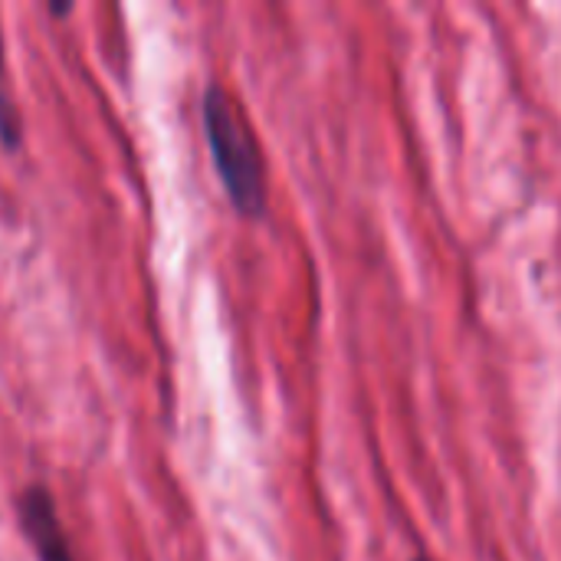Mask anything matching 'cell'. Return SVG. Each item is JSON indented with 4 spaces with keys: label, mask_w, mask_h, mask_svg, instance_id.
I'll return each mask as SVG.
<instances>
[{
    "label": "cell",
    "mask_w": 561,
    "mask_h": 561,
    "mask_svg": "<svg viewBox=\"0 0 561 561\" xmlns=\"http://www.w3.org/2000/svg\"><path fill=\"white\" fill-rule=\"evenodd\" d=\"M204 135L230 204L243 217H260L266 210V168L260 145L224 85H207L204 92Z\"/></svg>",
    "instance_id": "obj_1"
},
{
    "label": "cell",
    "mask_w": 561,
    "mask_h": 561,
    "mask_svg": "<svg viewBox=\"0 0 561 561\" xmlns=\"http://www.w3.org/2000/svg\"><path fill=\"white\" fill-rule=\"evenodd\" d=\"M20 529L30 539L39 561H76L62 519L56 513L53 493L46 486H26L16 500Z\"/></svg>",
    "instance_id": "obj_2"
},
{
    "label": "cell",
    "mask_w": 561,
    "mask_h": 561,
    "mask_svg": "<svg viewBox=\"0 0 561 561\" xmlns=\"http://www.w3.org/2000/svg\"><path fill=\"white\" fill-rule=\"evenodd\" d=\"M0 141L3 148L16 151L20 141H23V122H20V112L13 105V95H10V82H7V49H3V33H0Z\"/></svg>",
    "instance_id": "obj_3"
},
{
    "label": "cell",
    "mask_w": 561,
    "mask_h": 561,
    "mask_svg": "<svg viewBox=\"0 0 561 561\" xmlns=\"http://www.w3.org/2000/svg\"><path fill=\"white\" fill-rule=\"evenodd\" d=\"M414 561H431V559H414Z\"/></svg>",
    "instance_id": "obj_4"
}]
</instances>
